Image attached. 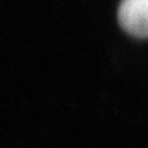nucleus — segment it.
Returning a JSON list of instances; mask_svg holds the SVG:
<instances>
[{
    "mask_svg": "<svg viewBox=\"0 0 148 148\" xmlns=\"http://www.w3.org/2000/svg\"><path fill=\"white\" fill-rule=\"evenodd\" d=\"M118 21L131 36L148 38V0H121Z\"/></svg>",
    "mask_w": 148,
    "mask_h": 148,
    "instance_id": "nucleus-1",
    "label": "nucleus"
}]
</instances>
